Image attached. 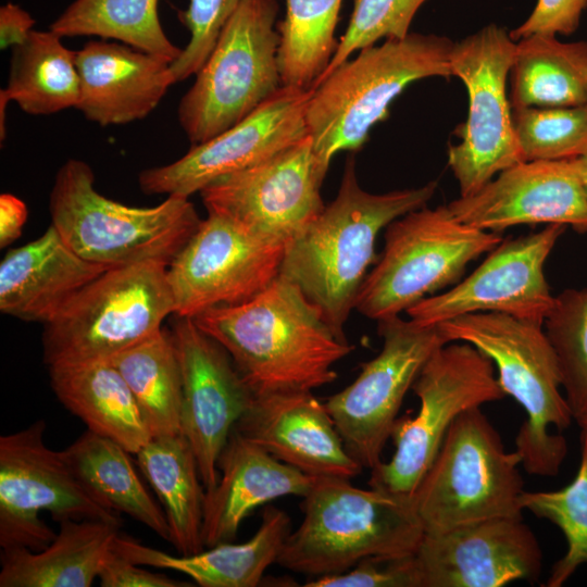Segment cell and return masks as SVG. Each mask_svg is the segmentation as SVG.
I'll return each instance as SVG.
<instances>
[{"instance_id":"4","label":"cell","mask_w":587,"mask_h":587,"mask_svg":"<svg viewBox=\"0 0 587 587\" xmlns=\"http://www.w3.org/2000/svg\"><path fill=\"white\" fill-rule=\"evenodd\" d=\"M437 326L449 342H467L491 359L502 390L526 413L515 437V450L525 471L557 475L567 454V442L550 427L562 432L574 417L561 394L558 357L542 325L503 313L480 312Z\"/></svg>"},{"instance_id":"20","label":"cell","mask_w":587,"mask_h":587,"mask_svg":"<svg viewBox=\"0 0 587 587\" xmlns=\"http://www.w3.org/2000/svg\"><path fill=\"white\" fill-rule=\"evenodd\" d=\"M413 560L419 587H500L535 583L542 553L523 517H494L424 533Z\"/></svg>"},{"instance_id":"29","label":"cell","mask_w":587,"mask_h":587,"mask_svg":"<svg viewBox=\"0 0 587 587\" xmlns=\"http://www.w3.org/2000/svg\"><path fill=\"white\" fill-rule=\"evenodd\" d=\"M136 457L164 508L170 542L180 555L202 551L205 548L202 539L205 489L185 435L152 437Z\"/></svg>"},{"instance_id":"35","label":"cell","mask_w":587,"mask_h":587,"mask_svg":"<svg viewBox=\"0 0 587 587\" xmlns=\"http://www.w3.org/2000/svg\"><path fill=\"white\" fill-rule=\"evenodd\" d=\"M342 0H286L276 26L283 86L309 90L328 66L338 41L335 29Z\"/></svg>"},{"instance_id":"2","label":"cell","mask_w":587,"mask_h":587,"mask_svg":"<svg viewBox=\"0 0 587 587\" xmlns=\"http://www.w3.org/2000/svg\"><path fill=\"white\" fill-rule=\"evenodd\" d=\"M436 182L417 188L371 193L357 178L349 157L336 198L285 246L279 275L297 285L315 304L338 338L369 266L377 262L375 240L394 220L426 205Z\"/></svg>"},{"instance_id":"43","label":"cell","mask_w":587,"mask_h":587,"mask_svg":"<svg viewBox=\"0 0 587 587\" xmlns=\"http://www.w3.org/2000/svg\"><path fill=\"white\" fill-rule=\"evenodd\" d=\"M114 551L107 553L98 578L102 587H186L184 582L152 573Z\"/></svg>"},{"instance_id":"11","label":"cell","mask_w":587,"mask_h":587,"mask_svg":"<svg viewBox=\"0 0 587 587\" xmlns=\"http://www.w3.org/2000/svg\"><path fill=\"white\" fill-rule=\"evenodd\" d=\"M412 389L420 409L412 419H397L390 436L395 453L390 461H380L371 470L369 485L413 499L453 421L466 410L507 395L495 376L491 359L462 341L438 348Z\"/></svg>"},{"instance_id":"28","label":"cell","mask_w":587,"mask_h":587,"mask_svg":"<svg viewBox=\"0 0 587 587\" xmlns=\"http://www.w3.org/2000/svg\"><path fill=\"white\" fill-rule=\"evenodd\" d=\"M118 527L100 520L67 519L41 550L2 549L0 587L91 586Z\"/></svg>"},{"instance_id":"27","label":"cell","mask_w":587,"mask_h":587,"mask_svg":"<svg viewBox=\"0 0 587 587\" xmlns=\"http://www.w3.org/2000/svg\"><path fill=\"white\" fill-rule=\"evenodd\" d=\"M48 367L57 398L88 430L135 454L150 441L152 435L134 395L109 360Z\"/></svg>"},{"instance_id":"15","label":"cell","mask_w":587,"mask_h":587,"mask_svg":"<svg viewBox=\"0 0 587 587\" xmlns=\"http://www.w3.org/2000/svg\"><path fill=\"white\" fill-rule=\"evenodd\" d=\"M285 245L217 213H208L167 266L174 314L195 317L249 301L278 275Z\"/></svg>"},{"instance_id":"42","label":"cell","mask_w":587,"mask_h":587,"mask_svg":"<svg viewBox=\"0 0 587 587\" xmlns=\"http://www.w3.org/2000/svg\"><path fill=\"white\" fill-rule=\"evenodd\" d=\"M587 0H537L526 21L510 32L514 41L532 35L573 34L579 24Z\"/></svg>"},{"instance_id":"23","label":"cell","mask_w":587,"mask_h":587,"mask_svg":"<svg viewBox=\"0 0 587 587\" xmlns=\"http://www.w3.org/2000/svg\"><path fill=\"white\" fill-rule=\"evenodd\" d=\"M75 60V109L101 126L145 118L176 84L172 62L122 42L90 40L76 51Z\"/></svg>"},{"instance_id":"39","label":"cell","mask_w":587,"mask_h":587,"mask_svg":"<svg viewBox=\"0 0 587 587\" xmlns=\"http://www.w3.org/2000/svg\"><path fill=\"white\" fill-rule=\"evenodd\" d=\"M426 0H354L353 10L336 51L311 89L357 50L374 46L379 39H402L409 35L414 15Z\"/></svg>"},{"instance_id":"1","label":"cell","mask_w":587,"mask_h":587,"mask_svg":"<svg viewBox=\"0 0 587 587\" xmlns=\"http://www.w3.org/2000/svg\"><path fill=\"white\" fill-rule=\"evenodd\" d=\"M192 320L228 352L253 395L330 384L337 378L333 365L354 349L282 275L249 301L214 307Z\"/></svg>"},{"instance_id":"12","label":"cell","mask_w":587,"mask_h":587,"mask_svg":"<svg viewBox=\"0 0 587 587\" xmlns=\"http://www.w3.org/2000/svg\"><path fill=\"white\" fill-rule=\"evenodd\" d=\"M515 48L507 28L492 23L454 42L451 50V75L462 80L469 96L466 121L455 130L460 142L448 150V163L462 197L525 161L507 95Z\"/></svg>"},{"instance_id":"31","label":"cell","mask_w":587,"mask_h":587,"mask_svg":"<svg viewBox=\"0 0 587 587\" xmlns=\"http://www.w3.org/2000/svg\"><path fill=\"white\" fill-rule=\"evenodd\" d=\"M510 73L512 109L587 103V41L539 34L522 38Z\"/></svg>"},{"instance_id":"3","label":"cell","mask_w":587,"mask_h":587,"mask_svg":"<svg viewBox=\"0 0 587 587\" xmlns=\"http://www.w3.org/2000/svg\"><path fill=\"white\" fill-rule=\"evenodd\" d=\"M340 477H317L302 497L303 520L290 532L277 564L324 576L346 572L365 558L414 553L424 528L412 498Z\"/></svg>"},{"instance_id":"24","label":"cell","mask_w":587,"mask_h":587,"mask_svg":"<svg viewBox=\"0 0 587 587\" xmlns=\"http://www.w3.org/2000/svg\"><path fill=\"white\" fill-rule=\"evenodd\" d=\"M216 486L205 491L202 539L205 548L235 539L257 507L286 496L304 497L317 477L288 465L233 429L217 462Z\"/></svg>"},{"instance_id":"45","label":"cell","mask_w":587,"mask_h":587,"mask_svg":"<svg viewBox=\"0 0 587 587\" xmlns=\"http://www.w3.org/2000/svg\"><path fill=\"white\" fill-rule=\"evenodd\" d=\"M28 215L25 202L12 193L0 195V247L18 239Z\"/></svg>"},{"instance_id":"38","label":"cell","mask_w":587,"mask_h":587,"mask_svg":"<svg viewBox=\"0 0 587 587\" xmlns=\"http://www.w3.org/2000/svg\"><path fill=\"white\" fill-rule=\"evenodd\" d=\"M512 123L525 161L571 160L587 151V103L512 109Z\"/></svg>"},{"instance_id":"41","label":"cell","mask_w":587,"mask_h":587,"mask_svg":"<svg viewBox=\"0 0 587 587\" xmlns=\"http://www.w3.org/2000/svg\"><path fill=\"white\" fill-rule=\"evenodd\" d=\"M305 587H419L413 553L398 558L371 557L350 570L309 580Z\"/></svg>"},{"instance_id":"46","label":"cell","mask_w":587,"mask_h":587,"mask_svg":"<svg viewBox=\"0 0 587 587\" xmlns=\"http://www.w3.org/2000/svg\"><path fill=\"white\" fill-rule=\"evenodd\" d=\"M575 162L577 164L583 185L587 192V151L583 155L576 158Z\"/></svg>"},{"instance_id":"34","label":"cell","mask_w":587,"mask_h":587,"mask_svg":"<svg viewBox=\"0 0 587 587\" xmlns=\"http://www.w3.org/2000/svg\"><path fill=\"white\" fill-rule=\"evenodd\" d=\"M159 0H75L50 25L63 37L97 36L174 62L183 48L166 36L158 14Z\"/></svg>"},{"instance_id":"14","label":"cell","mask_w":587,"mask_h":587,"mask_svg":"<svg viewBox=\"0 0 587 587\" xmlns=\"http://www.w3.org/2000/svg\"><path fill=\"white\" fill-rule=\"evenodd\" d=\"M380 352L359 376L324 403L348 453L372 470L391 436L398 412L430 355L449 341L439 327L398 316L378 321Z\"/></svg>"},{"instance_id":"16","label":"cell","mask_w":587,"mask_h":587,"mask_svg":"<svg viewBox=\"0 0 587 587\" xmlns=\"http://www.w3.org/2000/svg\"><path fill=\"white\" fill-rule=\"evenodd\" d=\"M327 171L308 134L254 166L217 178L200 195L208 213L286 246L323 211Z\"/></svg>"},{"instance_id":"21","label":"cell","mask_w":587,"mask_h":587,"mask_svg":"<svg viewBox=\"0 0 587 587\" xmlns=\"http://www.w3.org/2000/svg\"><path fill=\"white\" fill-rule=\"evenodd\" d=\"M448 208L460 222L499 234L539 223L587 233V192L575 159L520 162Z\"/></svg>"},{"instance_id":"37","label":"cell","mask_w":587,"mask_h":587,"mask_svg":"<svg viewBox=\"0 0 587 587\" xmlns=\"http://www.w3.org/2000/svg\"><path fill=\"white\" fill-rule=\"evenodd\" d=\"M544 324L575 420L587 410V289H567L554 297Z\"/></svg>"},{"instance_id":"44","label":"cell","mask_w":587,"mask_h":587,"mask_svg":"<svg viewBox=\"0 0 587 587\" xmlns=\"http://www.w3.org/2000/svg\"><path fill=\"white\" fill-rule=\"evenodd\" d=\"M33 16L14 3H7L0 8V47L13 48L24 42L34 30Z\"/></svg>"},{"instance_id":"9","label":"cell","mask_w":587,"mask_h":587,"mask_svg":"<svg viewBox=\"0 0 587 587\" xmlns=\"http://www.w3.org/2000/svg\"><path fill=\"white\" fill-rule=\"evenodd\" d=\"M174 314L167 265L111 267L80 289L42 333L48 366L108 360L162 329Z\"/></svg>"},{"instance_id":"47","label":"cell","mask_w":587,"mask_h":587,"mask_svg":"<svg viewBox=\"0 0 587 587\" xmlns=\"http://www.w3.org/2000/svg\"><path fill=\"white\" fill-rule=\"evenodd\" d=\"M575 421L577 422L580 429L587 430V410H585L582 414L575 417Z\"/></svg>"},{"instance_id":"8","label":"cell","mask_w":587,"mask_h":587,"mask_svg":"<svg viewBox=\"0 0 587 587\" xmlns=\"http://www.w3.org/2000/svg\"><path fill=\"white\" fill-rule=\"evenodd\" d=\"M277 0H241L177 108L192 145L236 125L283 86Z\"/></svg>"},{"instance_id":"5","label":"cell","mask_w":587,"mask_h":587,"mask_svg":"<svg viewBox=\"0 0 587 587\" xmlns=\"http://www.w3.org/2000/svg\"><path fill=\"white\" fill-rule=\"evenodd\" d=\"M453 46L445 36L409 33L361 49L329 73L312 89L305 117L322 164L328 168L338 152L359 151L407 86L427 77L452 76Z\"/></svg>"},{"instance_id":"36","label":"cell","mask_w":587,"mask_h":587,"mask_svg":"<svg viewBox=\"0 0 587 587\" xmlns=\"http://www.w3.org/2000/svg\"><path fill=\"white\" fill-rule=\"evenodd\" d=\"M580 461L576 476L554 491H525L521 497L523 510L546 519L563 533L567 550L553 564L544 586H562L582 565L587 563V430L579 435Z\"/></svg>"},{"instance_id":"7","label":"cell","mask_w":587,"mask_h":587,"mask_svg":"<svg viewBox=\"0 0 587 587\" xmlns=\"http://www.w3.org/2000/svg\"><path fill=\"white\" fill-rule=\"evenodd\" d=\"M475 407L449 427L413 501L425 534L494 517H523L521 454Z\"/></svg>"},{"instance_id":"30","label":"cell","mask_w":587,"mask_h":587,"mask_svg":"<svg viewBox=\"0 0 587 587\" xmlns=\"http://www.w3.org/2000/svg\"><path fill=\"white\" fill-rule=\"evenodd\" d=\"M61 452L101 504L118 514L126 513L170 541L166 516L145 488L124 447L87 429Z\"/></svg>"},{"instance_id":"18","label":"cell","mask_w":587,"mask_h":587,"mask_svg":"<svg viewBox=\"0 0 587 587\" xmlns=\"http://www.w3.org/2000/svg\"><path fill=\"white\" fill-rule=\"evenodd\" d=\"M312 89L282 86L242 121L198 145L178 160L140 172L148 195L189 198L217 178L254 166L308 135Z\"/></svg>"},{"instance_id":"6","label":"cell","mask_w":587,"mask_h":587,"mask_svg":"<svg viewBox=\"0 0 587 587\" xmlns=\"http://www.w3.org/2000/svg\"><path fill=\"white\" fill-rule=\"evenodd\" d=\"M51 225L87 261L116 267L141 262L170 265L201 218L188 198L167 196L154 207L114 201L95 187L92 168L67 160L49 196Z\"/></svg>"},{"instance_id":"19","label":"cell","mask_w":587,"mask_h":587,"mask_svg":"<svg viewBox=\"0 0 587 587\" xmlns=\"http://www.w3.org/2000/svg\"><path fill=\"white\" fill-rule=\"evenodd\" d=\"M176 317L171 334L182 372L183 434L209 491L218 482V458L253 392L217 341L192 319Z\"/></svg>"},{"instance_id":"32","label":"cell","mask_w":587,"mask_h":587,"mask_svg":"<svg viewBox=\"0 0 587 587\" xmlns=\"http://www.w3.org/2000/svg\"><path fill=\"white\" fill-rule=\"evenodd\" d=\"M75 54L51 29L33 30L12 48L8 85L0 93L33 115L76 108L79 76Z\"/></svg>"},{"instance_id":"33","label":"cell","mask_w":587,"mask_h":587,"mask_svg":"<svg viewBox=\"0 0 587 587\" xmlns=\"http://www.w3.org/2000/svg\"><path fill=\"white\" fill-rule=\"evenodd\" d=\"M134 395L152 437L183 434V383L172 334L162 328L108 359Z\"/></svg>"},{"instance_id":"13","label":"cell","mask_w":587,"mask_h":587,"mask_svg":"<svg viewBox=\"0 0 587 587\" xmlns=\"http://www.w3.org/2000/svg\"><path fill=\"white\" fill-rule=\"evenodd\" d=\"M46 423L0 437V547L38 551L55 533L39 517L100 520L121 525L120 514L101 504L79 482L61 451L43 440Z\"/></svg>"},{"instance_id":"25","label":"cell","mask_w":587,"mask_h":587,"mask_svg":"<svg viewBox=\"0 0 587 587\" xmlns=\"http://www.w3.org/2000/svg\"><path fill=\"white\" fill-rule=\"evenodd\" d=\"M111 267L78 255L50 224L37 239L11 249L0 264V311L50 322L87 284Z\"/></svg>"},{"instance_id":"22","label":"cell","mask_w":587,"mask_h":587,"mask_svg":"<svg viewBox=\"0 0 587 587\" xmlns=\"http://www.w3.org/2000/svg\"><path fill=\"white\" fill-rule=\"evenodd\" d=\"M234 429L313 477L350 479L362 471L348 453L325 404L312 391L253 395Z\"/></svg>"},{"instance_id":"40","label":"cell","mask_w":587,"mask_h":587,"mask_svg":"<svg viewBox=\"0 0 587 587\" xmlns=\"http://www.w3.org/2000/svg\"><path fill=\"white\" fill-rule=\"evenodd\" d=\"M241 0H189L179 21L190 32L189 42L171 64L176 83L196 75L208 59L218 35Z\"/></svg>"},{"instance_id":"17","label":"cell","mask_w":587,"mask_h":587,"mask_svg":"<svg viewBox=\"0 0 587 587\" xmlns=\"http://www.w3.org/2000/svg\"><path fill=\"white\" fill-rule=\"evenodd\" d=\"M566 227L548 224L540 232L501 241L458 285L410 307L409 319L436 326L464 314L496 312L544 325L554 302L544 265Z\"/></svg>"},{"instance_id":"26","label":"cell","mask_w":587,"mask_h":587,"mask_svg":"<svg viewBox=\"0 0 587 587\" xmlns=\"http://www.w3.org/2000/svg\"><path fill=\"white\" fill-rule=\"evenodd\" d=\"M290 532L288 514L270 504L255 534L242 544L222 542L175 557L117 535L112 549L136 564L183 573L201 587H254L267 567L277 563Z\"/></svg>"},{"instance_id":"10","label":"cell","mask_w":587,"mask_h":587,"mask_svg":"<svg viewBox=\"0 0 587 587\" xmlns=\"http://www.w3.org/2000/svg\"><path fill=\"white\" fill-rule=\"evenodd\" d=\"M502 241L499 233L460 222L448 205L420 208L389 223L385 247L366 274L354 309L382 321L455 283L466 265Z\"/></svg>"}]
</instances>
